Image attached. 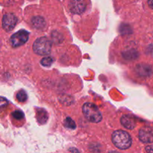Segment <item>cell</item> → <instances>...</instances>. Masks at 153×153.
<instances>
[{"label":"cell","instance_id":"obj_7","mask_svg":"<svg viewBox=\"0 0 153 153\" xmlns=\"http://www.w3.org/2000/svg\"><path fill=\"white\" fill-rule=\"evenodd\" d=\"M139 139L140 141L146 143L153 142V131L149 127H143L139 131Z\"/></svg>","mask_w":153,"mask_h":153},{"label":"cell","instance_id":"obj_8","mask_svg":"<svg viewBox=\"0 0 153 153\" xmlns=\"http://www.w3.org/2000/svg\"><path fill=\"white\" fill-rule=\"evenodd\" d=\"M135 72L139 76L148 77L150 76L153 73V69L150 65L148 64H138L135 67Z\"/></svg>","mask_w":153,"mask_h":153},{"label":"cell","instance_id":"obj_18","mask_svg":"<svg viewBox=\"0 0 153 153\" xmlns=\"http://www.w3.org/2000/svg\"><path fill=\"white\" fill-rule=\"evenodd\" d=\"M109 153H119V152H116V151H112V152H110Z\"/></svg>","mask_w":153,"mask_h":153},{"label":"cell","instance_id":"obj_2","mask_svg":"<svg viewBox=\"0 0 153 153\" xmlns=\"http://www.w3.org/2000/svg\"><path fill=\"white\" fill-rule=\"evenodd\" d=\"M82 111L85 117L92 123H100L102 119V114L96 105L87 102L82 107Z\"/></svg>","mask_w":153,"mask_h":153},{"label":"cell","instance_id":"obj_16","mask_svg":"<svg viewBox=\"0 0 153 153\" xmlns=\"http://www.w3.org/2000/svg\"><path fill=\"white\" fill-rule=\"evenodd\" d=\"M146 151L147 153H153V145H149L146 147Z\"/></svg>","mask_w":153,"mask_h":153},{"label":"cell","instance_id":"obj_5","mask_svg":"<svg viewBox=\"0 0 153 153\" xmlns=\"http://www.w3.org/2000/svg\"><path fill=\"white\" fill-rule=\"evenodd\" d=\"M17 23V17L13 13H8L2 18V27L6 31H10L14 28Z\"/></svg>","mask_w":153,"mask_h":153},{"label":"cell","instance_id":"obj_15","mask_svg":"<svg viewBox=\"0 0 153 153\" xmlns=\"http://www.w3.org/2000/svg\"><path fill=\"white\" fill-rule=\"evenodd\" d=\"M12 116L13 118L16 120H22L24 117V114L21 111H16L12 114Z\"/></svg>","mask_w":153,"mask_h":153},{"label":"cell","instance_id":"obj_4","mask_svg":"<svg viewBox=\"0 0 153 153\" xmlns=\"http://www.w3.org/2000/svg\"><path fill=\"white\" fill-rule=\"evenodd\" d=\"M29 37V33L25 30H20L11 36L10 39V43L13 47H18L27 42Z\"/></svg>","mask_w":153,"mask_h":153},{"label":"cell","instance_id":"obj_3","mask_svg":"<svg viewBox=\"0 0 153 153\" xmlns=\"http://www.w3.org/2000/svg\"><path fill=\"white\" fill-rule=\"evenodd\" d=\"M52 43L46 37L37 38L33 44V50L39 55H47L50 53Z\"/></svg>","mask_w":153,"mask_h":153},{"label":"cell","instance_id":"obj_12","mask_svg":"<svg viewBox=\"0 0 153 153\" xmlns=\"http://www.w3.org/2000/svg\"><path fill=\"white\" fill-rule=\"evenodd\" d=\"M27 98H28L27 94L24 91H19L16 94V99L18 100V101L21 102H25L27 100Z\"/></svg>","mask_w":153,"mask_h":153},{"label":"cell","instance_id":"obj_14","mask_svg":"<svg viewBox=\"0 0 153 153\" xmlns=\"http://www.w3.org/2000/svg\"><path fill=\"white\" fill-rule=\"evenodd\" d=\"M40 63H41L44 67H49V66L52 65V64L53 63V59H52L51 57H46V58H43V59L41 60Z\"/></svg>","mask_w":153,"mask_h":153},{"label":"cell","instance_id":"obj_9","mask_svg":"<svg viewBox=\"0 0 153 153\" xmlns=\"http://www.w3.org/2000/svg\"><path fill=\"white\" fill-rule=\"evenodd\" d=\"M121 123L127 129H133L136 126L135 119L130 114H126L121 117Z\"/></svg>","mask_w":153,"mask_h":153},{"label":"cell","instance_id":"obj_13","mask_svg":"<svg viewBox=\"0 0 153 153\" xmlns=\"http://www.w3.org/2000/svg\"><path fill=\"white\" fill-rule=\"evenodd\" d=\"M64 123H65V126L67 128H71V129H74L76 128V124H75L74 121L72 119H70V117L66 118L65 121H64Z\"/></svg>","mask_w":153,"mask_h":153},{"label":"cell","instance_id":"obj_6","mask_svg":"<svg viewBox=\"0 0 153 153\" xmlns=\"http://www.w3.org/2000/svg\"><path fill=\"white\" fill-rule=\"evenodd\" d=\"M70 8L73 13L81 14L86 9V2L85 0H71Z\"/></svg>","mask_w":153,"mask_h":153},{"label":"cell","instance_id":"obj_10","mask_svg":"<svg viewBox=\"0 0 153 153\" xmlns=\"http://www.w3.org/2000/svg\"><path fill=\"white\" fill-rule=\"evenodd\" d=\"M31 22H32L33 25L36 28H42L45 25V21L41 16H35V17L33 18Z\"/></svg>","mask_w":153,"mask_h":153},{"label":"cell","instance_id":"obj_17","mask_svg":"<svg viewBox=\"0 0 153 153\" xmlns=\"http://www.w3.org/2000/svg\"><path fill=\"white\" fill-rule=\"evenodd\" d=\"M148 4L151 8L153 9V0H148Z\"/></svg>","mask_w":153,"mask_h":153},{"label":"cell","instance_id":"obj_1","mask_svg":"<svg viewBox=\"0 0 153 153\" xmlns=\"http://www.w3.org/2000/svg\"><path fill=\"white\" fill-rule=\"evenodd\" d=\"M112 142L119 149H126L131 146L132 140L131 136L126 131L117 130L112 134Z\"/></svg>","mask_w":153,"mask_h":153},{"label":"cell","instance_id":"obj_11","mask_svg":"<svg viewBox=\"0 0 153 153\" xmlns=\"http://www.w3.org/2000/svg\"><path fill=\"white\" fill-rule=\"evenodd\" d=\"M37 120L39 121V123H45L47 121L48 119V115L46 114V111L44 110H40V111L37 112Z\"/></svg>","mask_w":153,"mask_h":153}]
</instances>
